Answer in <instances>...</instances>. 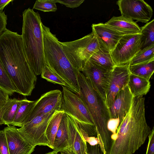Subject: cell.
<instances>
[{
	"instance_id": "ba28073f",
	"label": "cell",
	"mask_w": 154,
	"mask_h": 154,
	"mask_svg": "<svg viewBox=\"0 0 154 154\" xmlns=\"http://www.w3.org/2000/svg\"><path fill=\"white\" fill-rule=\"evenodd\" d=\"M143 45L140 33L123 36L115 48L110 52L115 65H119L129 63L142 49Z\"/></svg>"
},
{
	"instance_id": "d6986e66",
	"label": "cell",
	"mask_w": 154,
	"mask_h": 154,
	"mask_svg": "<svg viewBox=\"0 0 154 154\" xmlns=\"http://www.w3.org/2000/svg\"><path fill=\"white\" fill-rule=\"evenodd\" d=\"M128 85L134 97L146 94L151 87L149 80L131 73L129 75Z\"/></svg>"
},
{
	"instance_id": "ac0fdd59",
	"label": "cell",
	"mask_w": 154,
	"mask_h": 154,
	"mask_svg": "<svg viewBox=\"0 0 154 154\" xmlns=\"http://www.w3.org/2000/svg\"><path fill=\"white\" fill-rule=\"evenodd\" d=\"M68 116V131L72 151L75 154H87V142L81 135L73 119Z\"/></svg>"
},
{
	"instance_id": "4fadbf2b",
	"label": "cell",
	"mask_w": 154,
	"mask_h": 154,
	"mask_svg": "<svg viewBox=\"0 0 154 154\" xmlns=\"http://www.w3.org/2000/svg\"><path fill=\"white\" fill-rule=\"evenodd\" d=\"M91 27L92 32L97 39L101 48L110 52L115 48L123 36L105 23L93 24Z\"/></svg>"
},
{
	"instance_id": "ab89813d",
	"label": "cell",
	"mask_w": 154,
	"mask_h": 154,
	"mask_svg": "<svg viewBox=\"0 0 154 154\" xmlns=\"http://www.w3.org/2000/svg\"><path fill=\"white\" fill-rule=\"evenodd\" d=\"M60 152V154H75L71 150L64 151Z\"/></svg>"
},
{
	"instance_id": "4316f807",
	"label": "cell",
	"mask_w": 154,
	"mask_h": 154,
	"mask_svg": "<svg viewBox=\"0 0 154 154\" xmlns=\"http://www.w3.org/2000/svg\"><path fill=\"white\" fill-rule=\"evenodd\" d=\"M0 87L11 95L16 93L8 75L0 60Z\"/></svg>"
},
{
	"instance_id": "f1b7e54d",
	"label": "cell",
	"mask_w": 154,
	"mask_h": 154,
	"mask_svg": "<svg viewBox=\"0 0 154 154\" xmlns=\"http://www.w3.org/2000/svg\"><path fill=\"white\" fill-rule=\"evenodd\" d=\"M56 3L57 0H37L32 9L44 12H55L57 9Z\"/></svg>"
},
{
	"instance_id": "cb8c5ba5",
	"label": "cell",
	"mask_w": 154,
	"mask_h": 154,
	"mask_svg": "<svg viewBox=\"0 0 154 154\" xmlns=\"http://www.w3.org/2000/svg\"><path fill=\"white\" fill-rule=\"evenodd\" d=\"M154 60V44L141 49L129 63V66Z\"/></svg>"
},
{
	"instance_id": "7a4b0ae2",
	"label": "cell",
	"mask_w": 154,
	"mask_h": 154,
	"mask_svg": "<svg viewBox=\"0 0 154 154\" xmlns=\"http://www.w3.org/2000/svg\"><path fill=\"white\" fill-rule=\"evenodd\" d=\"M79 92L78 96L87 107L96 128L99 145L104 154H108L112 144V133L107 128L111 118L105 100L92 87L90 82L80 71L77 73Z\"/></svg>"
},
{
	"instance_id": "f546056e",
	"label": "cell",
	"mask_w": 154,
	"mask_h": 154,
	"mask_svg": "<svg viewBox=\"0 0 154 154\" xmlns=\"http://www.w3.org/2000/svg\"><path fill=\"white\" fill-rule=\"evenodd\" d=\"M120 121L119 118H110L107 123V128L108 130L112 133L111 138L113 140L117 138V130L119 125Z\"/></svg>"
},
{
	"instance_id": "7c38bea8",
	"label": "cell",
	"mask_w": 154,
	"mask_h": 154,
	"mask_svg": "<svg viewBox=\"0 0 154 154\" xmlns=\"http://www.w3.org/2000/svg\"><path fill=\"white\" fill-rule=\"evenodd\" d=\"M129 68V64L128 63L115 65L112 69L105 99L108 108L118 92L128 85L131 73Z\"/></svg>"
},
{
	"instance_id": "e575fe53",
	"label": "cell",
	"mask_w": 154,
	"mask_h": 154,
	"mask_svg": "<svg viewBox=\"0 0 154 154\" xmlns=\"http://www.w3.org/2000/svg\"><path fill=\"white\" fill-rule=\"evenodd\" d=\"M87 154H104L99 145L91 146L87 143Z\"/></svg>"
},
{
	"instance_id": "83f0119b",
	"label": "cell",
	"mask_w": 154,
	"mask_h": 154,
	"mask_svg": "<svg viewBox=\"0 0 154 154\" xmlns=\"http://www.w3.org/2000/svg\"><path fill=\"white\" fill-rule=\"evenodd\" d=\"M41 77L48 82L54 84L60 85L68 88L67 84L64 80L47 66L42 70Z\"/></svg>"
},
{
	"instance_id": "ffe728a7",
	"label": "cell",
	"mask_w": 154,
	"mask_h": 154,
	"mask_svg": "<svg viewBox=\"0 0 154 154\" xmlns=\"http://www.w3.org/2000/svg\"><path fill=\"white\" fill-rule=\"evenodd\" d=\"M35 103L36 100H29L26 98L20 100L17 111L11 125L21 127L25 123Z\"/></svg>"
},
{
	"instance_id": "8fae6325",
	"label": "cell",
	"mask_w": 154,
	"mask_h": 154,
	"mask_svg": "<svg viewBox=\"0 0 154 154\" xmlns=\"http://www.w3.org/2000/svg\"><path fill=\"white\" fill-rule=\"evenodd\" d=\"M62 97V92L57 89L42 94L36 100L35 105L25 123L37 116L46 114L54 110L60 111Z\"/></svg>"
},
{
	"instance_id": "52a82bcc",
	"label": "cell",
	"mask_w": 154,
	"mask_h": 154,
	"mask_svg": "<svg viewBox=\"0 0 154 154\" xmlns=\"http://www.w3.org/2000/svg\"><path fill=\"white\" fill-rule=\"evenodd\" d=\"M62 86L61 110L78 122L94 125L87 107L78 95L66 87Z\"/></svg>"
},
{
	"instance_id": "836d02e7",
	"label": "cell",
	"mask_w": 154,
	"mask_h": 154,
	"mask_svg": "<svg viewBox=\"0 0 154 154\" xmlns=\"http://www.w3.org/2000/svg\"><path fill=\"white\" fill-rule=\"evenodd\" d=\"M9 94L0 87V109L7 103L9 99Z\"/></svg>"
},
{
	"instance_id": "60d3db41",
	"label": "cell",
	"mask_w": 154,
	"mask_h": 154,
	"mask_svg": "<svg viewBox=\"0 0 154 154\" xmlns=\"http://www.w3.org/2000/svg\"><path fill=\"white\" fill-rule=\"evenodd\" d=\"M46 154H57V153H55L54 151H52V152H48V153H46Z\"/></svg>"
},
{
	"instance_id": "9c48e42d",
	"label": "cell",
	"mask_w": 154,
	"mask_h": 154,
	"mask_svg": "<svg viewBox=\"0 0 154 154\" xmlns=\"http://www.w3.org/2000/svg\"><path fill=\"white\" fill-rule=\"evenodd\" d=\"M112 71L101 67L89 60L81 72L93 88L105 100Z\"/></svg>"
},
{
	"instance_id": "4dcf8cb0",
	"label": "cell",
	"mask_w": 154,
	"mask_h": 154,
	"mask_svg": "<svg viewBox=\"0 0 154 154\" xmlns=\"http://www.w3.org/2000/svg\"><path fill=\"white\" fill-rule=\"evenodd\" d=\"M0 154H10L5 133L0 130Z\"/></svg>"
},
{
	"instance_id": "603a6c76",
	"label": "cell",
	"mask_w": 154,
	"mask_h": 154,
	"mask_svg": "<svg viewBox=\"0 0 154 154\" xmlns=\"http://www.w3.org/2000/svg\"><path fill=\"white\" fill-rule=\"evenodd\" d=\"M131 73L149 79L154 72V60L132 66L129 65Z\"/></svg>"
},
{
	"instance_id": "5b68a950",
	"label": "cell",
	"mask_w": 154,
	"mask_h": 154,
	"mask_svg": "<svg viewBox=\"0 0 154 154\" xmlns=\"http://www.w3.org/2000/svg\"><path fill=\"white\" fill-rule=\"evenodd\" d=\"M61 44L71 64L80 72L92 55L101 48L92 32L79 39Z\"/></svg>"
},
{
	"instance_id": "d6a6232c",
	"label": "cell",
	"mask_w": 154,
	"mask_h": 154,
	"mask_svg": "<svg viewBox=\"0 0 154 154\" xmlns=\"http://www.w3.org/2000/svg\"><path fill=\"white\" fill-rule=\"evenodd\" d=\"M149 141L146 154H154V128L148 136Z\"/></svg>"
},
{
	"instance_id": "74e56055",
	"label": "cell",
	"mask_w": 154,
	"mask_h": 154,
	"mask_svg": "<svg viewBox=\"0 0 154 154\" xmlns=\"http://www.w3.org/2000/svg\"><path fill=\"white\" fill-rule=\"evenodd\" d=\"M10 99L7 104L2 109H0V125L5 124V123L2 119V117L8 106Z\"/></svg>"
},
{
	"instance_id": "d590c367",
	"label": "cell",
	"mask_w": 154,
	"mask_h": 154,
	"mask_svg": "<svg viewBox=\"0 0 154 154\" xmlns=\"http://www.w3.org/2000/svg\"><path fill=\"white\" fill-rule=\"evenodd\" d=\"M7 16L3 11H0V35L5 30L7 23Z\"/></svg>"
},
{
	"instance_id": "5bb4252c",
	"label": "cell",
	"mask_w": 154,
	"mask_h": 154,
	"mask_svg": "<svg viewBox=\"0 0 154 154\" xmlns=\"http://www.w3.org/2000/svg\"><path fill=\"white\" fill-rule=\"evenodd\" d=\"M133 97L128 85L121 90L109 108L111 118H119L120 124L129 111Z\"/></svg>"
},
{
	"instance_id": "277c9868",
	"label": "cell",
	"mask_w": 154,
	"mask_h": 154,
	"mask_svg": "<svg viewBox=\"0 0 154 154\" xmlns=\"http://www.w3.org/2000/svg\"><path fill=\"white\" fill-rule=\"evenodd\" d=\"M44 55L46 66L66 82L70 91L78 94L79 88L77 78L79 71L71 64L62 47L61 42L50 31L42 24Z\"/></svg>"
},
{
	"instance_id": "7402d4cb",
	"label": "cell",
	"mask_w": 154,
	"mask_h": 154,
	"mask_svg": "<svg viewBox=\"0 0 154 154\" xmlns=\"http://www.w3.org/2000/svg\"><path fill=\"white\" fill-rule=\"evenodd\" d=\"M64 113L62 110L56 111L50 121L46 128L45 136L52 149L55 137Z\"/></svg>"
},
{
	"instance_id": "e0dca14e",
	"label": "cell",
	"mask_w": 154,
	"mask_h": 154,
	"mask_svg": "<svg viewBox=\"0 0 154 154\" xmlns=\"http://www.w3.org/2000/svg\"><path fill=\"white\" fill-rule=\"evenodd\" d=\"M53 149L56 153L64 151L72 150L68 131V116L65 113L55 137Z\"/></svg>"
},
{
	"instance_id": "f35d334b",
	"label": "cell",
	"mask_w": 154,
	"mask_h": 154,
	"mask_svg": "<svg viewBox=\"0 0 154 154\" xmlns=\"http://www.w3.org/2000/svg\"><path fill=\"white\" fill-rule=\"evenodd\" d=\"M13 0H0V11H3L5 7Z\"/></svg>"
},
{
	"instance_id": "d4e9b609",
	"label": "cell",
	"mask_w": 154,
	"mask_h": 154,
	"mask_svg": "<svg viewBox=\"0 0 154 154\" xmlns=\"http://www.w3.org/2000/svg\"><path fill=\"white\" fill-rule=\"evenodd\" d=\"M140 28V33L143 42L142 48L154 44V19L147 22Z\"/></svg>"
},
{
	"instance_id": "9a60e30c",
	"label": "cell",
	"mask_w": 154,
	"mask_h": 154,
	"mask_svg": "<svg viewBox=\"0 0 154 154\" xmlns=\"http://www.w3.org/2000/svg\"><path fill=\"white\" fill-rule=\"evenodd\" d=\"M10 154H31L35 147L22 137L15 126L9 125L4 128Z\"/></svg>"
},
{
	"instance_id": "2e32d148",
	"label": "cell",
	"mask_w": 154,
	"mask_h": 154,
	"mask_svg": "<svg viewBox=\"0 0 154 154\" xmlns=\"http://www.w3.org/2000/svg\"><path fill=\"white\" fill-rule=\"evenodd\" d=\"M105 23L122 36L140 33L141 30L133 20L122 16H113Z\"/></svg>"
},
{
	"instance_id": "484cf974",
	"label": "cell",
	"mask_w": 154,
	"mask_h": 154,
	"mask_svg": "<svg viewBox=\"0 0 154 154\" xmlns=\"http://www.w3.org/2000/svg\"><path fill=\"white\" fill-rule=\"evenodd\" d=\"M20 101L15 98L10 99L8 106L2 117L5 125H11L17 111Z\"/></svg>"
},
{
	"instance_id": "3957f363",
	"label": "cell",
	"mask_w": 154,
	"mask_h": 154,
	"mask_svg": "<svg viewBox=\"0 0 154 154\" xmlns=\"http://www.w3.org/2000/svg\"><path fill=\"white\" fill-rule=\"evenodd\" d=\"M41 18L38 12L29 8L23 12L21 35L27 60L36 75L46 66Z\"/></svg>"
},
{
	"instance_id": "30bf717a",
	"label": "cell",
	"mask_w": 154,
	"mask_h": 154,
	"mask_svg": "<svg viewBox=\"0 0 154 154\" xmlns=\"http://www.w3.org/2000/svg\"><path fill=\"white\" fill-rule=\"evenodd\" d=\"M122 16L147 23L153 14L152 7L143 0H119L116 2Z\"/></svg>"
},
{
	"instance_id": "44dd1931",
	"label": "cell",
	"mask_w": 154,
	"mask_h": 154,
	"mask_svg": "<svg viewBox=\"0 0 154 154\" xmlns=\"http://www.w3.org/2000/svg\"><path fill=\"white\" fill-rule=\"evenodd\" d=\"M89 60L97 65L107 70H112L115 66L110 52L101 48Z\"/></svg>"
},
{
	"instance_id": "1f68e13d",
	"label": "cell",
	"mask_w": 154,
	"mask_h": 154,
	"mask_svg": "<svg viewBox=\"0 0 154 154\" xmlns=\"http://www.w3.org/2000/svg\"><path fill=\"white\" fill-rule=\"evenodd\" d=\"M84 1V0H57V3L72 8L79 7Z\"/></svg>"
},
{
	"instance_id": "8992f818",
	"label": "cell",
	"mask_w": 154,
	"mask_h": 154,
	"mask_svg": "<svg viewBox=\"0 0 154 154\" xmlns=\"http://www.w3.org/2000/svg\"><path fill=\"white\" fill-rule=\"evenodd\" d=\"M57 110L47 114L38 115L17 128L23 138L31 146H47L51 148L46 137L45 131L48 124Z\"/></svg>"
},
{
	"instance_id": "6da1fadb",
	"label": "cell",
	"mask_w": 154,
	"mask_h": 154,
	"mask_svg": "<svg viewBox=\"0 0 154 154\" xmlns=\"http://www.w3.org/2000/svg\"><path fill=\"white\" fill-rule=\"evenodd\" d=\"M145 98L134 97L130 109L117 130L108 154H133L145 143L151 130L145 117Z\"/></svg>"
},
{
	"instance_id": "8d00e7d4",
	"label": "cell",
	"mask_w": 154,
	"mask_h": 154,
	"mask_svg": "<svg viewBox=\"0 0 154 154\" xmlns=\"http://www.w3.org/2000/svg\"><path fill=\"white\" fill-rule=\"evenodd\" d=\"M86 141L91 146H94L99 144V141L97 138L94 137H89L87 138Z\"/></svg>"
}]
</instances>
